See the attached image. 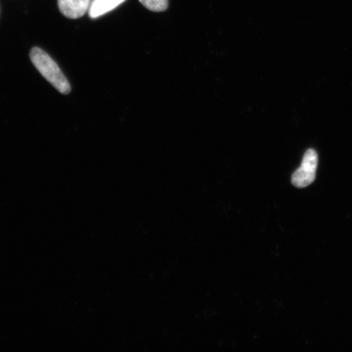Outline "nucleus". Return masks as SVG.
Instances as JSON below:
<instances>
[{
	"instance_id": "nucleus-2",
	"label": "nucleus",
	"mask_w": 352,
	"mask_h": 352,
	"mask_svg": "<svg viewBox=\"0 0 352 352\" xmlns=\"http://www.w3.org/2000/svg\"><path fill=\"white\" fill-rule=\"evenodd\" d=\"M318 166V155L314 149H308L300 167L292 175V182L296 188H305L314 183Z\"/></svg>"
},
{
	"instance_id": "nucleus-4",
	"label": "nucleus",
	"mask_w": 352,
	"mask_h": 352,
	"mask_svg": "<svg viewBox=\"0 0 352 352\" xmlns=\"http://www.w3.org/2000/svg\"><path fill=\"white\" fill-rule=\"evenodd\" d=\"M125 0H94L89 8V16L91 19H98L110 11L114 10Z\"/></svg>"
},
{
	"instance_id": "nucleus-1",
	"label": "nucleus",
	"mask_w": 352,
	"mask_h": 352,
	"mask_svg": "<svg viewBox=\"0 0 352 352\" xmlns=\"http://www.w3.org/2000/svg\"><path fill=\"white\" fill-rule=\"evenodd\" d=\"M30 60L44 78L54 86L61 94L67 95L72 91L69 82L61 72L59 66L52 57L39 47L32 48Z\"/></svg>"
},
{
	"instance_id": "nucleus-3",
	"label": "nucleus",
	"mask_w": 352,
	"mask_h": 352,
	"mask_svg": "<svg viewBox=\"0 0 352 352\" xmlns=\"http://www.w3.org/2000/svg\"><path fill=\"white\" fill-rule=\"evenodd\" d=\"M91 0H58L59 10L69 19H80L91 6Z\"/></svg>"
},
{
	"instance_id": "nucleus-5",
	"label": "nucleus",
	"mask_w": 352,
	"mask_h": 352,
	"mask_svg": "<svg viewBox=\"0 0 352 352\" xmlns=\"http://www.w3.org/2000/svg\"><path fill=\"white\" fill-rule=\"evenodd\" d=\"M142 6L153 12H164L168 8V0H139Z\"/></svg>"
}]
</instances>
